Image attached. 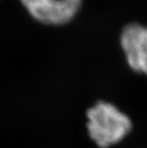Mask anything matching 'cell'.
<instances>
[{
  "label": "cell",
  "instance_id": "3",
  "mask_svg": "<svg viewBox=\"0 0 147 148\" xmlns=\"http://www.w3.org/2000/svg\"><path fill=\"white\" fill-rule=\"evenodd\" d=\"M120 44L129 68L147 75V26L131 22L124 26Z\"/></svg>",
  "mask_w": 147,
  "mask_h": 148
},
{
  "label": "cell",
  "instance_id": "2",
  "mask_svg": "<svg viewBox=\"0 0 147 148\" xmlns=\"http://www.w3.org/2000/svg\"><path fill=\"white\" fill-rule=\"evenodd\" d=\"M36 21L47 26H64L71 22L81 10L83 0H20Z\"/></svg>",
  "mask_w": 147,
  "mask_h": 148
},
{
  "label": "cell",
  "instance_id": "1",
  "mask_svg": "<svg viewBox=\"0 0 147 148\" xmlns=\"http://www.w3.org/2000/svg\"><path fill=\"white\" fill-rule=\"evenodd\" d=\"M86 116L89 136L99 148L122 142L132 130L130 118L107 101H98L87 110Z\"/></svg>",
  "mask_w": 147,
  "mask_h": 148
}]
</instances>
